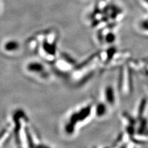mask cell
Masks as SVG:
<instances>
[{
	"mask_svg": "<svg viewBox=\"0 0 148 148\" xmlns=\"http://www.w3.org/2000/svg\"><path fill=\"white\" fill-rule=\"evenodd\" d=\"M145 2L148 4V0H145Z\"/></svg>",
	"mask_w": 148,
	"mask_h": 148,
	"instance_id": "obj_7",
	"label": "cell"
},
{
	"mask_svg": "<svg viewBox=\"0 0 148 148\" xmlns=\"http://www.w3.org/2000/svg\"><path fill=\"white\" fill-rule=\"evenodd\" d=\"M106 106L103 104V103H100L98 106H97L96 109V115H98V117H102L106 114Z\"/></svg>",
	"mask_w": 148,
	"mask_h": 148,
	"instance_id": "obj_4",
	"label": "cell"
},
{
	"mask_svg": "<svg viewBox=\"0 0 148 148\" xmlns=\"http://www.w3.org/2000/svg\"><path fill=\"white\" fill-rule=\"evenodd\" d=\"M18 47H19V45H18V43L16 41H9L8 42H7L5 45V48L6 51H14L17 50Z\"/></svg>",
	"mask_w": 148,
	"mask_h": 148,
	"instance_id": "obj_3",
	"label": "cell"
},
{
	"mask_svg": "<svg viewBox=\"0 0 148 148\" xmlns=\"http://www.w3.org/2000/svg\"><path fill=\"white\" fill-rule=\"evenodd\" d=\"M44 48L46 51V52H48V53L52 54H55V50H56L55 49V46L45 43V45H44Z\"/></svg>",
	"mask_w": 148,
	"mask_h": 148,
	"instance_id": "obj_5",
	"label": "cell"
},
{
	"mask_svg": "<svg viewBox=\"0 0 148 148\" xmlns=\"http://www.w3.org/2000/svg\"><path fill=\"white\" fill-rule=\"evenodd\" d=\"M115 40V37L114 35L113 34H108L106 36V41H107V42L108 43H112L113 41H114Z\"/></svg>",
	"mask_w": 148,
	"mask_h": 148,
	"instance_id": "obj_6",
	"label": "cell"
},
{
	"mask_svg": "<svg viewBox=\"0 0 148 148\" xmlns=\"http://www.w3.org/2000/svg\"><path fill=\"white\" fill-rule=\"evenodd\" d=\"M105 96L106 99L108 101V103L110 104H113L115 101V95L114 91L111 86H108L106 88L105 91Z\"/></svg>",
	"mask_w": 148,
	"mask_h": 148,
	"instance_id": "obj_1",
	"label": "cell"
},
{
	"mask_svg": "<svg viewBox=\"0 0 148 148\" xmlns=\"http://www.w3.org/2000/svg\"><path fill=\"white\" fill-rule=\"evenodd\" d=\"M28 70L31 72H41L44 70V67L41 64L38 62H32L29 64L27 67Z\"/></svg>",
	"mask_w": 148,
	"mask_h": 148,
	"instance_id": "obj_2",
	"label": "cell"
}]
</instances>
